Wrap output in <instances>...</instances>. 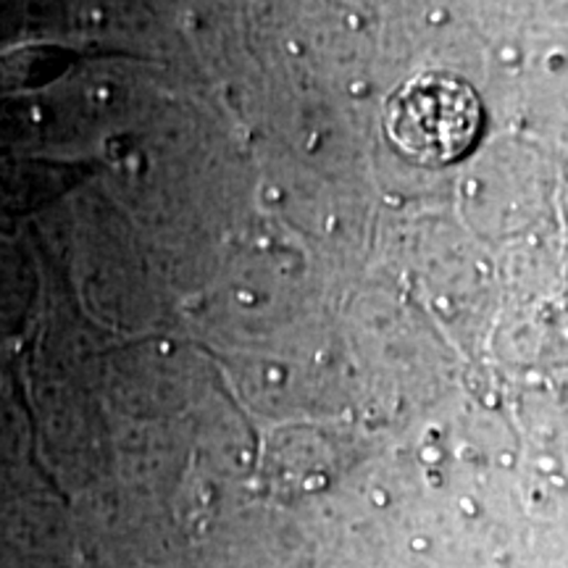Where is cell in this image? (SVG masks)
Listing matches in <instances>:
<instances>
[{"mask_svg":"<svg viewBox=\"0 0 568 568\" xmlns=\"http://www.w3.org/2000/svg\"><path fill=\"white\" fill-rule=\"evenodd\" d=\"M481 126L477 95L450 74H422L395 92L387 132L397 151L422 163H450L474 145Z\"/></svg>","mask_w":568,"mask_h":568,"instance_id":"1","label":"cell"}]
</instances>
